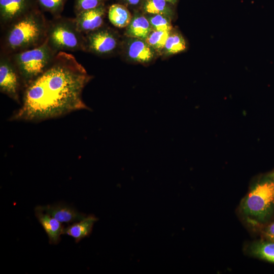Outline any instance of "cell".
Returning <instances> with one entry per match:
<instances>
[{"mask_svg":"<svg viewBox=\"0 0 274 274\" xmlns=\"http://www.w3.org/2000/svg\"><path fill=\"white\" fill-rule=\"evenodd\" d=\"M186 42L182 36L178 33H170L166 42L164 49L168 54H175L185 50Z\"/></svg>","mask_w":274,"mask_h":274,"instance_id":"obj_18","label":"cell"},{"mask_svg":"<svg viewBox=\"0 0 274 274\" xmlns=\"http://www.w3.org/2000/svg\"><path fill=\"white\" fill-rule=\"evenodd\" d=\"M48 21L37 7L3 29L1 53L11 55L32 49L46 40Z\"/></svg>","mask_w":274,"mask_h":274,"instance_id":"obj_2","label":"cell"},{"mask_svg":"<svg viewBox=\"0 0 274 274\" xmlns=\"http://www.w3.org/2000/svg\"><path fill=\"white\" fill-rule=\"evenodd\" d=\"M68 0H36L39 8L50 13L53 17H59L63 11Z\"/></svg>","mask_w":274,"mask_h":274,"instance_id":"obj_17","label":"cell"},{"mask_svg":"<svg viewBox=\"0 0 274 274\" xmlns=\"http://www.w3.org/2000/svg\"><path fill=\"white\" fill-rule=\"evenodd\" d=\"M57 53L46 40L38 47L8 55L19 72L25 88L51 65Z\"/></svg>","mask_w":274,"mask_h":274,"instance_id":"obj_4","label":"cell"},{"mask_svg":"<svg viewBox=\"0 0 274 274\" xmlns=\"http://www.w3.org/2000/svg\"><path fill=\"white\" fill-rule=\"evenodd\" d=\"M167 2L174 3L176 2V0H165Z\"/></svg>","mask_w":274,"mask_h":274,"instance_id":"obj_25","label":"cell"},{"mask_svg":"<svg viewBox=\"0 0 274 274\" xmlns=\"http://www.w3.org/2000/svg\"><path fill=\"white\" fill-rule=\"evenodd\" d=\"M38 7L36 0H0L1 28L3 30L20 17Z\"/></svg>","mask_w":274,"mask_h":274,"instance_id":"obj_8","label":"cell"},{"mask_svg":"<svg viewBox=\"0 0 274 274\" xmlns=\"http://www.w3.org/2000/svg\"><path fill=\"white\" fill-rule=\"evenodd\" d=\"M126 1L131 5H136L140 2V0H126Z\"/></svg>","mask_w":274,"mask_h":274,"instance_id":"obj_24","label":"cell"},{"mask_svg":"<svg viewBox=\"0 0 274 274\" xmlns=\"http://www.w3.org/2000/svg\"><path fill=\"white\" fill-rule=\"evenodd\" d=\"M102 1L103 0H75L74 4L75 15L100 6L103 4Z\"/></svg>","mask_w":274,"mask_h":274,"instance_id":"obj_22","label":"cell"},{"mask_svg":"<svg viewBox=\"0 0 274 274\" xmlns=\"http://www.w3.org/2000/svg\"><path fill=\"white\" fill-rule=\"evenodd\" d=\"M245 214L258 221H264L274 210V172L256 184L245 199Z\"/></svg>","mask_w":274,"mask_h":274,"instance_id":"obj_5","label":"cell"},{"mask_svg":"<svg viewBox=\"0 0 274 274\" xmlns=\"http://www.w3.org/2000/svg\"><path fill=\"white\" fill-rule=\"evenodd\" d=\"M108 18L113 25L119 28L128 26L131 20L129 11L124 6L119 4H114L110 7Z\"/></svg>","mask_w":274,"mask_h":274,"instance_id":"obj_15","label":"cell"},{"mask_svg":"<svg viewBox=\"0 0 274 274\" xmlns=\"http://www.w3.org/2000/svg\"><path fill=\"white\" fill-rule=\"evenodd\" d=\"M255 256L274 263V242L262 241L255 242L251 247Z\"/></svg>","mask_w":274,"mask_h":274,"instance_id":"obj_16","label":"cell"},{"mask_svg":"<svg viewBox=\"0 0 274 274\" xmlns=\"http://www.w3.org/2000/svg\"><path fill=\"white\" fill-rule=\"evenodd\" d=\"M127 52L131 59L141 63L150 61L154 55L153 49L145 40L136 38L130 42Z\"/></svg>","mask_w":274,"mask_h":274,"instance_id":"obj_12","label":"cell"},{"mask_svg":"<svg viewBox=\"0 0 274 274\" xmlns=\"http://www.w3.org/2000/svg\"><path fill=\"white\" fill-rule=\"evenodd\" d=\"M24 84L9 55L1 53L0 91L21 105Z\"/></svg>","mask_w":274,"mask_h":274,"instance_id":"obj_6","label":"cell"},{"mask_svg":"<svg viewBox=\"0 0 274 274\" xmlns=\"http://www.w3.org/2000/svg\"><path fill=\"white\" fill-rule=\"evenodd\" d=\"M148 20L153 30L170 31L172 29V25L166 16L160 14L153 15Z\"/></svg>","mask_w":274,"mask_h":274,"instance_id":"obj_21","label":"cell"},{"mask_svg":"<svg viewBox=\"0 0 274 274\" xmlns=\"http://www.w3.org/2000/svg\"><path fill=\"white\" fill-rule=\"evenodd\" d=\"M170 33L169 31L153 30L145 41L153 49L160 50L164 48L166 42Z\"/></svg>","mask_w":274,"mask_h":274,"instance_id":"obj_20","label":"cell"},{"mask_svg":"<svg viewBox=\"0 0 274 274\" xmlns=\"http://www.w3.org/2000/svg\"><path fill=\"white\" fill-rule=\"evenodd\" d=\"M152 30L148 19L143 16H136L128 25L126 34L129 37L145 41Z\"/></svg>","mask_w":274,"mask_h":274,"instance_id":"obj_14","label":"cell"},{"mask_svg":"<svg viewBox=\"0 0 274 274\" xmlns=\"http://www.w3.org/2000/svg\"><path fill=\"white\" fill-rule=\"evenodd\" d=\"M35 209L48 214L61 223H70L79 221L87 216L71 205L64 202L39 206Z\"/></svg>","mask_w":274,"mask_h":274,"instance_id":"obj_10","label":"cell"},{"mask_svg":"<svg viewBox=\"0 0 274 274\" xmlns=\"http://www.w3.org/2000/svg\"><path fill=\"white\" fill-rule=\"evenodd\" d=\"M97 220L93 215L86 216L80 221L75 222L64 228L63 234L73 237L75 242L78 243L90 234L93 225Z\"/></svg>","mask_w":274,"mask_h":274,"instance_id":"obj_13","label":"cell"},{"mask_svg":"<svg viewBox=\"0 0 274 274\" xmlns=\"http://www.w3.org/2000/svg\"><path fill=\"white\" fill-rule=\"evenodd\" d=\"M46 41L57 53L84 51L85 35L79 30L75 18L60 16L48 21Z\"/></svg>","mask_w":274,"mask_h":274,"instance_id":"obj_3","label":"cell"},{"mask_svg":"<svg viewBox=\"0 0 274 274\" xmlns=\"http://www.w3.org/2000/svg\"><path fill=\"white\" fill-rule=\"evenodd\" d=\"M118 40L110 29L104 28L85 35L84 51L98 55H108L117 48Z\"/></svg>","mask_w":274,"mask_h":274,"instance_id":"obj_7","label":"cell"},{"mask_svg":"<svg viewBox=\"0 0 274 274\" xmlns=\"http://www.w3.org/2000/svg\"><path fill=\"white\" fill-rule=\"evenodd\" d=\"M91 79L72 54L59 52L51 65L25 87L21 106L9 120L38 122L90 110L82 92Z\"/></svg>","mask_w":274,"mask_h":274,"instance_id":"obj_1","label":"cell"},{"mask_svg":"<svg viewBox=\"0 0 274 274\" xmlns=\"http://www.w3.org/2000/svg\"><path fill=\"white\" fill-rule=\"evenodd\" d=\"M105 14L106 9L102 4L76 15L75 20L79 30L86 35L101 27Z\"/></svg>","mask_w":274,"mask_h":274,"instance_id":"obj_9","label":"cell"},{"mask_svg":"<svg viewBox=\"0 0 274 274\" xmlns=\"http://www.w3.org/2000/svg\"><path fill=\"white\" fill-rule=\"evenodd\" d=\"M165 0H145L144 10L149 14L168 16L170 14V10Z\"/></svg>","mask_w":274,"mask_h":274,"instance_id":"obj_19","label":"cell"},{"mask_svg":"<svg viewBox=\"0 0 274 274\" xmlns=\"http://www.w3.org/2000/svg\"><path fill=\"white\" fill-rule=\"evenodd\" d=\"M35 211L36 217L48 236L49 243L54 245L58 244L64 229L61 223L40 210L35 209Z\"/></svg>","mask_w":274,"mask_h":274,"instance_id":"obj_11","label":"cell"},{"mask_svg":"<svg viewBox=\"0 0 274 274\" xmlns=\"http://www.w3.org/2000/svg\"><path fill=\"white\" fill-rule=\"evenodd\" d=\"M264 233L271 241H274V222L266 227Z\"/></svg>","mask_w":274,"mask_h":274,"instance_id":"obj_23","label":"cell"},{"mask_svg":"<svg viewBox=\"0 0 274 274\" xmlns=\"http://www.w3.org/2000/svg\"><path fill=\"white\" fill-rule=\"evenodd\" d=\"M274 242V241H273Z\"/></svg>","mask_w":274,"mask_h":274,"instance_id":"obj_26","label":"cell"}]
</instances>
